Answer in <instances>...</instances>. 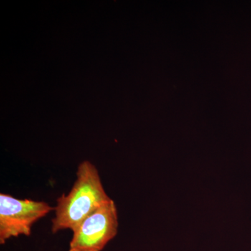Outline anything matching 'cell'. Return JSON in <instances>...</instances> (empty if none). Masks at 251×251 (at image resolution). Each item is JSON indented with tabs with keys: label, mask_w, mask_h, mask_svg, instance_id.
Masks as SVG:
<instances>
[{
	"label": "cell",
	"mask_w": 251,
	"mask_h": 251,
	"mask_svg": "<svg viewBox=\"0 0 251 251\" xmlns=\"http://www.w3.org/2000/svg\"><path fill=\"white\" fill-rule=\"evenodd\" d=\"M76 176L70 192L57 198L52 233L62 229L75 230L86 218L112 200L104 189L98 170L90 161L80 163Z\"/></svg>",
	"instance_id": "1"
},
{
	"label": "cell",
	"mask_w": 251,
	"mask_h": 251,
	"mask_svg": "<svg viewBox=\"0 0 251 251\" xmlns=\"http://www.w3.org/2000/svg\"><path fill=\"white\" fill-rule=\"evenodd\" d=\"M53 209L45 202L17 199L1 193L0 244H4L11 237L30 235L33 224Z\"/></svg>",
	"instance_id": "2"
},
{
	"label": "cell",
	"mask_w": 251,
	"mask_h": 251,
	"mask_svg": "<svg viewBox=\"0 0 251 251\" xmlns=\"http://www.w3.org/2000/svg\"><path fill=\"white\" fill-rule=\"evenodd\" d=\"M118 218L112 200L86 218L73 231L69 251H101L117 233Z\"/></svg>",
	"instance_id": "3"
}]
</instances>
